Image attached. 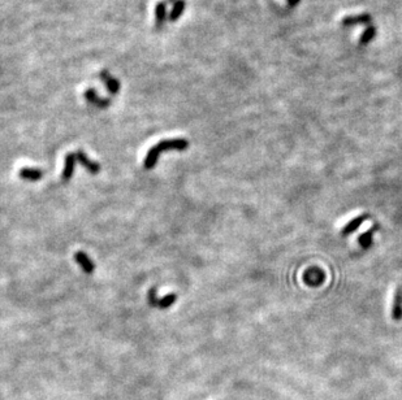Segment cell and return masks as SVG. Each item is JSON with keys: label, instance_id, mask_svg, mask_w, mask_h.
<instances>
[{"label": "cell", "instance_id": "12", "mask_svg": "<svg viewBox=\"0 0 402 400\" xmlns=\"http://www.w3.org/2000/svg\"><path fill=\"white\" fill-rule=\"evenodd\" d=\"M185 1L184 0H176L175 4H173V8H172L171 13H169V20L171 21H177L183 15L184 9H185Z\"/></svg>", "mask_w": 402, "mask_h": 400}, {"label": "cell", "instance_id": "11", "mask_svg": "<svg viewBox=\"0 0 402 400\" xmlns=\"http://www.w3.org/2000/svg\"><path fill=\"white\" fill-rule=\"evenodd\" d=\"M167 20V4L163 1H159L155 7V21H156V28L160 29Z\"/></svg>", "mask_w": 402, "mask_h": 400}, {"label": "cell", "instance_id": "6", "mask_svg": "<svg viewBox=\"0 0 402 400\" xmlns=\"http://www.w3.org/2000/svg\"><path fill=\"white\" fill-rule=\"evenodd\" d=\"M74 260L77 261V264L82 268V271L85 272L86 274H93L94 271H95V264L93 263V260L90 259L85 252L77 251L74 254Z\"/></svg>", "mask_w": 402, "mask_h": 400}, {"label": "cell", "instance_id": "9", "mask_svg": "<svg viewBox=\"0 0 402 400\" xmlns=\"http://www.w3.org/2000/svg\"><path fill=\"white\" fill-rule=\"evenodd\" d=\"M18 176H20V178L25 179V181L35 182L39 181L43 177V172L41 169H37V168H28V166H25V168L20 169Z\"/></svg>", "mask_w": 402, "mask_h": 400}, {"label": "cell", "instance_id": "5", "mask_svg": "<svg viewBox=\"0 0 402 400\" xmlns=\"http://www.w3.org/2000/svg\"><path fill=\"white\" fill-rule=\"evenodd\" d=\"M76 154V158H77V161H80L84 165V168H85L87 172H89L90 174H93V176H97V174H99V172H100V165L98 164V162L93 161L91 159H89V156L84 152V151H77V152H74Z\"/></svg>", "mask_w": 402, "mask_h": 400}, {"label": "cell", "instance_id": "1", "mask_svg": "<svg viewBox=\"0 0 402 400\" xmlns=\"http://www.w3.org/2000/svg\"><path fill=\"white\" fill-rule=\"evenodd\" d=\"M189 147V141L184 138H176V139H164L159 142L158 144L151 147L147 152L145 161H143V168L146 170H151L156 165L158 159L160 154L167 152V151H185Z\"/></svg>", "mask_w": 402, "mask_h": 400}, {"label": "cell", "instance_id": "3", "mask_svg": "<svg viewBox=\"0 0 402 400\" xmlns=\"http://www.w3.org/2000/svg\"><path fill=\"white\" fill-rule=\"evenodd\" d=\"M368 218H370V214L368 213H361L358 214L357 217L349 220V221L344 225V227H342L341 230H340L341 237H348V235L353 234L354 231H357L362 224L365 223V221H367Z\"/></svg>", "mask_w": 402, "mask_h": 400}, {"label": "cell", "instance_id": "8", "mask_svg": "<svg viewBox=\"0 0 402 400\" xmlns=\"http://www.w3.org/2000/svg\"><path fill=\"white\" fill-rule=\"evenodd\" d=\"M85 97L86 100L89 101L90 104L95 105V107H98V108H107L108 105H110V99H103V97H100L99 95L97 94V91L93 89H89L86 90L85 91Z\"/></svg>", "mask_w": 402, "mask_h": 400}, {"label": "cell", "instance_id": "2", "mask_svg": "<svg viewBox=\"0 0 402 400\" xmlns=\"http://www.w3.org/2000/svg\"><path fill=\"white\" fill-rule=\"evenodd\" d=\"M176 300H177V295L173 294V292L166 295L163 299H158V296H156V288H151V290L149 291V295H147V302H149V304H150L151 307L160 308V309H167V308H169L171 305H173V303H175Z\"/></svg>", "mask_w": 402, "mask_h": 400}, {"label": "cell", "instance_id": "7", "mask_svg": "<svg viewBox=\"0 0 402 400\" xmlns=\"http://www.w3.org/2000/svg\"><path fill=\"white\" fill-rule=\"evenodd\" d=\"M76 161H77V158H76V154L74 152H70L65 156V164H64V169H63V173H61V179L63 182H68L72 178L74 173V165H76Z\"/></svg>", "mask_w": 402, "mask_h": 400}, {"label": "cell", "instance_id": "10", "mask_svg": "<svg viewBox=\"0 0 402 400\" xmlns=\"http://www.w3.org/2000/svg\"><path fill=\"white\" fill-rule=\"evenodd\" d=\"M100 80L106 83L107 90H108L111 94H114L115 95V94H117L118 91H120V82L115 77H112L110 73L106 72V70H103V72L100 73Z\"/></svg>", "mask_w": 402, "mask_h": 400}, {"label": "cell", "instance_id": "4", "mask_svg": "<svg viewBox=\"0 0 402 400\" xmlns=\"http://www.w3.org/2000/svg\"><path fill=\"white\" fill-rule=\"evenodd\" d=\"M390 316H392V320H394V321L402 320V286H398L394 290Z\"/></svg>", "mask_w": 402, "mask_h": 400}]
</instances>
